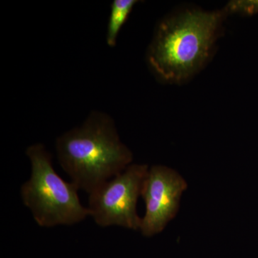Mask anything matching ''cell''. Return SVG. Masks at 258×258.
Wrapping results in <instances>:
<instances>
[{
  "label": "cell",
  "instance_id": "cell-4",
  "mask_svg": "<svg viewBox=\"0 0 258 258\" xmlns=\"http://www.w3.org/2000/svg\"><path fill=\"white\" fill-rule=\"evenodd\" d=\"M149 169L147 164H131L89 194L88 209L97 225L139 230L142 218L137 214V201Z\"/></svg>",
  "mask_w": 258,
  "mask_h": 258
},
{
  "label": "cell",
  "instance_id": "cell-2",
  "mask_svg": "<svg viewBox=\"0 0 258 258\" xmlns=\"http://www.w3.org/2000/svg\"><path fill=\"white\" fill-rule=\"evenodd\" d=\"M57 159L71 182L88 195L120 174L133 161V154L120 141L109 115L93 111L83 124L56 140Z\"/></svg>",
  "mask_w": 258,
  "mask_h": 258
},
{
  "label": "cell",
  "instance_id": "cell-6",
  "mask_svg": "<svg viewBox=\"0 0 258 258\" xmlns=\"http://www.w3.org/2000/svg\"><path fill=\"white\" fill-rule=\"evenodd\" d=\"M137 3V0H114L112 3L106 32L108 46L113 47L116 45L120 30Z\"/></svg>",
  "mask_w": 258,
  "mask_h": 258
},
{
  "label": "cell",
  "instance_id": "cell-1",
  "mask_svg": "<svg viewBox=\"0 0 258 258\" xmlns=\"http://www.w3.org/2000/svg\"><path fill=\"white\" fill-rule=\"evenodd\" d=\"M227 10H187L163 20L154 34L147 60L158 79L181 83L210 59Z\"/></svg>",
  "mask_w": 258,
  "mask_h": 258
},
{
  "label": "cell",
  "instance_id": "cell-3",
  "mask_svg": "<svg viewBox=\"0 0 258 258\" xmlns=\"http://www.w3.org/2000/svg\"><path fill=\"white\" fill-rule=\"evenodd\" d=\"M26 155L31 164V175L22 185L20 193L37 225H73L90 216L88 208L80 201L79 188L57 174L52 166V155L43 144L30 146Z\"/></svg>",
  "mask_w": 258,
  "mask_h": 258
},
{
  "label": "cell",
  "instance_id": "cell-5",
  "mask_svg": "<svg viewBox=\"0 0 258 258\" xmlns=\"http://www.w3.org/2000/svg\"><path fill=\"white\" fill-rule=\"evenodd\" d=\"M187 183L177 171L162 165L152 166L142 187L146 212L140 230L145 237L160 233L179 211L180 200Z\"/></svg>",
  "mask_w": 258,
  "mask_h": 258
},
{
  "label": "cell",
  "instance_id": "cell-7",
  "mask_svg": "<svg viewBox=\"0 0 258 258\" xmlns=\"http://www.w3.org/2000/svg\"><path fill=\"white\" fill-rule=\"evenodd\" d=\"M229 10L252 15L258 13V0L256 1L235 2L230 5Z\"/></svg>",
  "mask_w": 258,
  "mask_h": 258
}]
</instances>
